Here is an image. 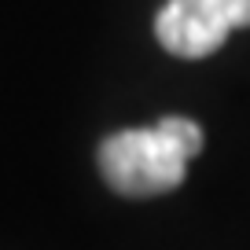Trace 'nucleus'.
<instances>
[{"label":"nucleus","mask_w":250,"mask_h":250,"mask_svg":"<svg viewBox=\"0 0 250 250\" xmlns=\"http://www.w3.org/2000/svg\"><path fill=\"white\" fill-rule=\"evenodd\" d=\"M203 151V129L191 118H158L147 129H122L100 144V173L118 195L147 199L184 184L188 162Z\"/></svg>","instance_id":"nucleus-1"},{"label":"nucleus","mask_w":250,"mask_h":250,"mask_svg":"<svg viewBox=\"0 0 250 250\" xmlns=\"http://www.w3.org/2000/svg\"><path fill=\"white\" fill-rule=\"evenodd\" d=\"M243 26H250V0H166L155 37L177 59H203Z\"/></svg>","instance_id":"nucleus-2"}]
</instances>
